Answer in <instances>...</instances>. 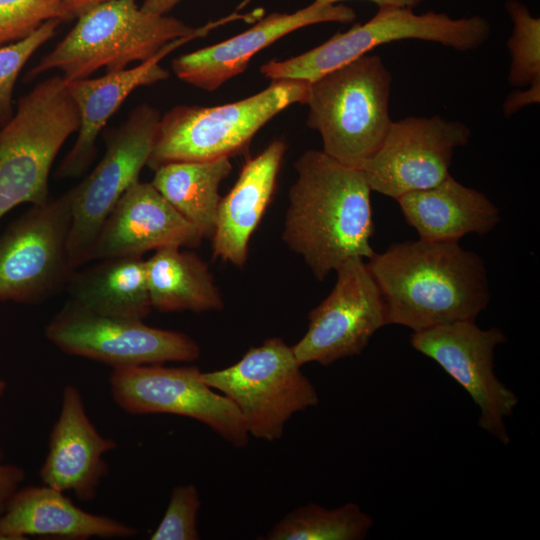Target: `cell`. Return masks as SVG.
Returning <instances> with one entry per match:
<instances>
[{
    "label": "cell",
    "instance_id": "obj_7",
    "mask_svg": "<svg viewBox=\"0 0 540 540\" xmlns=\"http://www.w3.org/2000/svg\"><path fill=\"white\" fill-rule=\"evenodd\" d=\"M491 35V24L474 15L452 18L428 11L417 14L411 8L380 7L363 24L337 33L321 45L285 60H270L260 72L273 80L312 82L325 73L368 54L374 48L400 40H423L459 52L478 49Z\"/></svg>",
    "mask_w": 540,
    "mask_h": 540
},
{
    "label": "cell",
    "instance_id": "obj_25",
    "mask_svg": "<svg viewBox=\"0 0 540 540\" xmlns=\"http://www.w3.org/2000/svg\"><path fill=\"white\" fill-rule=\"evenodd\" d=\"M151 183L198 231L211 239L221 196L219 186L232 171L230 158L173 162L154 170Z\"/></svg>",
    "mask_w": 540,
    "mask_h": 540
},
{
    "label": "cell",
    "instance_id": "obj_12",
    "mask_svg": "<svg viewBox=\"0 0 540 540\" xmlns=\"http://www.w3.org/2000/svg\"><path fill=\"white\" fill-rule=\"evenodd\" d=\"M46 338L66 354L112 368L167 362H193L200 347L185 333L98 315L69 301L45 327Z\"/></svg>",
    "mask_w": 540,
    "mask_h": 540
},
{
    "label": "cell",
    "instance_id": "obj_9",
    "mask_svg": "<svg viewBox=\"0 0 540 540\" xmlns=\"http://www.w3.org/2000/svg\"><path fill=\"white\" fill-rule=\"evenodd\" d=\"M68 190L30 205L0 235V302L38 304L65 289L76 270L68 253Z\"/></svg>",
    "mask_w": 540,
    "mask_h": 540
},
{
    "label": "cell",
    "instance_id": "obj_20",
    "mask_svg": "<svg viewBox=\"0 0 540 540\" xmlns=\"http://www.w3.org/2000/svg\"><path fill=\"white\" fill-rule=\"evenodd\" d=\"M137 534L136 527L87 512L76 506L64 492L44 484L20 487L0 517V540H26L30 536L112 539Z\"/></svg>",
    "mask_w": 540,
    "mask_h": 540
},
{
    "label": "cell",
    "instance_id": "obj_17",
    "mask_svg": "<svg viewBox=\"0 0 540 540\" xmlns=\"http://www.w3.org/2000/svg\"><path fill=\"white\" fill-rule=\"evenodd\" d=\"M201 236L153 186L140 180L118 200L92 245L88 262L143 256L164 247H197Z\"/></svg>",
    "mask_w": 540,
    "mask_h": 540
},
{
    "label": "cell",
    "instance_id": "obj_31",
    "mask_svg": "<svg viewBox=\"0 0 540 540\" xmlns=\"http://www.w3.org/2000/svg\"><path fill=\"white\" fill-rule=\"evenodd\" d=\"M24 478L25 472L20 466L3 462V451L0 448V517Z\"/></svg>",
    "mask_w": 540,
    "mask_h": 540
},
{
    "label": "cell",
    "instance_id": "obj_13",
    "mask_svg": "<svg viewBox=\"0 0 540 540\" xmlns=\"http://www.w3.org/2000/svg\"><path fill=\"white\" fill-rule=\"evenodd\" d=\"M498 327L481 329L475 321H456L414 331L411 346L435 361L478 406V426L504 445L510 443L505 419L513 415L518 397L494 372L495 348L506 342Z\"/></svg>",
    "mask_w": 540,
    "mask_h": 540
},
{
    "label": "cell",
    "instance_id": "obj_23",
    "mask_svg": "<svg viewBox=\"0 0 540 540\" xmlns=\"http://www.w3.org/2000/svg\"><path fill=\"white\" fill-rule=\"evenodd\" d=\"M92 262L72 274L65 288L68 301L98 315L144 320L152 309L146 260L126 256Z\"/></svg>",
    "mask_w": 540,
    "mask_h": 540
},
{
    "label": "cell",
    "instance_id": "obj_1",
    "mask_svg": "<svg viewBox=\"0 0 540 540\" xmlns=\"http://www.w3.org/2000/svg\"><path fill=\"white\" fill-rule=\"evenodd\" d=\"M367 267L382 295L388 325L420 331L475 321L490 302L483 259L459 241L409 240L374 253Z\"/></svg>",
    "mask_w": 540,
    "mask_h": 540
},
{
    "label": "cell",
    "instance_id": "obj_26",
    "mask_svg": "<svg viewBox=\"0 0 540 540\" xmlns=\"http://www.w3.org/2000/svg\"><path fill=\"white\" fill-rule=\"evenodd\" d=\"M372 526V517L356 503L333 509L308 503L287 513L260 539L362 540Z\"/></svg>",
    "mask_w": 540,
    "mask_h": 540
},
{
    "label": "cell",
    "instance_id": "obj_27",
    "mask_svg": "<svg viewBox=\"0 0 540 540\" xmlns=\"http://www.w3.org/2000/svg\"><path fill=\"white\" fill-rule=\"evenodd\" d=\"M505 10L512 22L507 40L510 53L508 82L515 87L540 83V19L519 0H507Z\"/></svg>",
    "mask_w": 540,
    "mask_h": 540
},
{
    "label": "cell",
    "instance_id": "obj_22",
    "mask_svg": "<svg viewBox=\"0 0 540 540\" xmlns=\"http://www.w3.org/2000/svg\"><path fill=\"white\" fill-rule=\"evenodd\" d=\"M406 222L420 239L459 241L471 233L485 235L500 221L498 207L482 192L451 175L439 184L396 199Z\"/></svg>",
    "mask_w": 540,
    "mask_h": 540
},
{
    "label": "cell",
    "instance_id": "obj_4",
    "mask_svg": "<svg viewBox=\"0 0 540 540\" xmlns=\"http://www.w3.org/2000/svg\"><path fill=\"white\" fill-rule=\"evenodd\" d=\"M392 80L380 56L365 54L309 82L307 125L323 152L359 168L379 149L392 122Z\"/></svg>",
    "mask_w": 540,
    "mask_h": 540
},
{
    "label": "cell",
    "instance_id": "obj_19",
    "mask_svg": "<svg viewBox=\"0 0 540 540\" xmlns=\"http://www.w3.org/2000/svg\"><path fill=\"white\" fill-rule=\"evenodd\" d=\"M198 37L192 35L173 40L133 68L107 72L97 78L87 77L66 82L67 90L78 109L80 124L76 140L57 168L56 177L65 179L82 176L94 161L98 135L113 114L137 88L168 79L169 71L161 66L160 61Z\"/></svg>",
    "mask_w": 540,
    "mask_h": 540
},
{
    "label": "cell",
    "instance_id": "obj_18",
    "mask_svg": "<svg viewBox=\"0 0 540 540\" xmlns=\"http://www.w3.org/2000/svg\"><path fill=\"white\" fill-rule=\"evenodd\" d=\"M116 448L114 439L103 436L90 420L79 389L66 384L39 471L42 483L62 492L71 491L80 501H92L109 472L103 456Z\"/></svg>",
    "mask_w": 540,
    "mask_h": 540
},
{
    "label": "cell",
    "instance_id": "obj_5",
    "mask_svg": "<svg viewBox=\"0 0 540 540\" xmlns=\"http://www.w3.org/2000/svg\"><path fill=\"white\" fill-rule=\"evenodd\" d=\"M80 118L61 75L35 85L0 127V219L21 204L49 199L52 165Z\"/></svg>",
    "mask_w": 540,
    "mask_h": 540
},
{
    "label": "cell",
    "instance_id": "obj_34",
    "mask_svg": "<svg viewBox=\"0 0 540 540\" xmlns=\"http://www.w3.org/2000/svg\"><path fill=\"white\" fill-rule=\"evenodd\" d=\"M320 4H337L348 0H314ZM380 7H396V8H411L415 9L426 0H367Z\"/></svg>",
    "mask_w": 540,
    "mask_h": 540
},
{
    "label": "cell",
    "instance_id": "obj_10",
    "mask_svg": "<svg viewBox=\"0 0 540 540\" xmlns=\"http://www.w3.org/2000/svg\"><path fill=\"white\" fill-rule=\"evenodd\" d=\"M159 111L149 104L135 107L126 120L105 138L101 161L79 184L69 189L72 222L68 253L78 269L88 255L104 221L147 166L160 121Z\"/></svg>",
    "mask_w": 540,
    "mask_h": 540
},
{
    "label": "cell",
    "instance_id": "obj_36",
    "mask_svg": "<svg viewBox=\"0 0 540 540\" xmlns=\"http://www.w3.org/2000/svg\"><path fill=\"white\" fill-rule=\"evenodd\" d=\"M6 388H7V383L3 379L0 378V399L4 395Z\"/></svg>",
    "mask_w": 540,
    "mask_h": 540
},
{
    "label": "cell",
    "instance_id": "obj_28",
    "mask_svg": "<svg viewBox=\"0 0 540 540\" xmlns=\"http://www.w3.org/2000/svg\"><path fill=\"white\" fill-rule=\"evenodd\" d=\"M61 22L60 19L48 20L27 38L0 47V127L14 113V88L21 70L33 54L55 35Z\"/></svg>",
    "mask_w": 540,
    "mask_h": 540
},
{
    "label": "cell",
    "instance_id": "obj_33",
    "mask_svg": "<svg viewBox=\"0 0 540 540\" xmlns=\"http://www.w3.org/2000/svg\"><path fill=\"white\" fill-rule=\"evenodd\" d=\"M109 0H63L62 10L64 15V21L76 18L83 11L88 8Z\"/></svg>",
    "mask_w": 540,
    "mask_h": 540
},
{
    "label": "cell",
    "instance_id": "obj_2",
    "mask_svg": "<svg viewBox=\"0 0 540 540\" xmlns=\"http://www.w3.org/2000/svg\"><path fill=\"white\" fill-rule=\"evenodd\" d=\"M282 239L323 281L354 257L374 255L371 188L360 168L322 150L304 152L295 162Z\"/></svg>",
    "mask_w": 540,
    "mask_h": 540
},
{
    "label": "cell",
    "instance_id": "obj_29",
    "mask_svg": "<svg viewBox=\"0 0 540 540\" xmlns=\"http://www.w3.org/2000/svg\"><path fill=\"white\" fill-rule=\"evenodd\" d=\"M63 0H0V47L21 41L51 19L64 21Z\"/></svg>",
    "mask_w": 540,
    "mask_h": 540
},
{
    "label": "cell",
    "instance_id": "obj_14",
    "mask_svg": "<svg viewBox=\"0 0 540 540\" xmlns=\"http://www.w3.org/2000/svg\"><path fill=\"white\" fill-rule=\"evenodd\" d=\"M329 295L308 315V329L292 347L298 363L322 366L360 355L371 337L388 325L386 307L365 259L340 264Z\"/></svg>",
    "mask_w": 540,
    "mask_h": 540
},
{
    "label": "cell",
    "instance_id": "obj_6",
    "mask_svg": "<svg viewBox=\"0 0 540 540\" xmlns=\"http://www.w3.org/2000/svg\"><path fill=\"white\" fill-rule=\"evenodd\" d=\"M309 82L273 80L259 93L213 107L179 105L161 116L147 166L245 154L256 133L287 107L305 104Z\"/></svg>",
    "mask_w": 540,
    "mask_h": 540
},
{
    "label": "cell",
    "instance_id": "obj_24",
    "mask_svg": "<svg viewBox=\"0 0 540 540\" xmlns=\"http://www.w3.org/2000/svg\"><path fill=\"white\" fill-rule=\"evenodd\" d=\"M146 268L152 308L196 313L224 308L208 265L196 253L164 247L146 260Z\"/></svg>",
    "mask_w": 540,
    "mask_h": 540
},
{
    "label": "cell",
    "instance_id": "obj_30",
    "mask_svg": "<svg viewBox=\"0 0 540 540\" xmlns=\"http://www.w3.org/2000/svg\"><path fill=\"white\" fill-rule=\"evenodd\" d=\"M201 500L192 483L173 488L161 522L151 534V540H197V525Z\"/></svg>",
    "mask_w": 540,
    "mask_h": 540
},
{
    "label": "cell",
    "instance_id": "obj_32",
    "mask_svg": "<svg viewBox=\"0 0 540 540\" xmlns=\"http://www.w3.org/2000/svg\"><path fill=\"white\" fill-rule=\"evenodd\" d=\"M539 102L540 83L530 85L525 90L511 92L503 103V112L506 117H509L522 108Z\"/></svg>",
    "mask_w": 540,
    "mask_h": 540
},
{
    "label": "cell",
    "instance_id": "obj_11",
    "mask_svg": "<svg viewBox=\"0 0 540 540\" xmlns=\"http://www.w3.org/2000/svg\"><path fill=\"white\" fill-rule=\"evenodd\" d=\"M196 366L163 364L113 368L109 387L114 402L133 415L173 414L197 420L236 448L249 434L236 405L202 380Z\"/></svg>",
    "mask_w": 540,
    "mask_h": 540
},
{
    "label": "cell",
    "instance_id": "obj_3",
    "mask_svg": "<svg viewBox=\"0 0 540 540\" xmlns=\"http://www.w3.org/2000/svg\"><path fill=\"white\" fill-rule=\"evenodd\" d=\"M76 18L69 33L26 74V81L52 70H59L66 82L90 77L101 68L122 70L151 58L173 40L205 36L215 27L247 15L232 13L195 28L172 16L144 11L136 0H109Z\"/></svg>",
    "mask_w": 540,
    "mask_h": 540
},
{
    "label": "cell",
    "instance_id": "obj_15",
    "mask_svg": "<svg viewBox=\"0 0 540 540\" xmlns=\"http://www.w3.org/2000/svg\"><path fill=\"white\" fill-rule=\"evenodd\" d=\"M470 137L461 121L409 116L391 122L379 149L359 168L372 191L396 200L443 181L454 151Z\"/></svg>",
    "mask_w": 540,
    "mask_h": 540
},
{
    "label": "cell",
    "instance_id": "obj_35",
    "mask_svg": "<svg viewBox=\"0 0 540 540\" xmlns=\"http://www.w3.org/2000/svg\"><path fill=\"white\" fill-rule=\"evenodd\" d=\"M182 0H144L141 8L156 14H166Z\"/></svg>",
    "mask_w": 540,
    "mask_h": 540
},
{
    "label": "cell",
    "instance_id": "obj_16",
    "mask_svg": "<svg viewBox=\"0 0 540 540\" xmlns=\"http://www.w3.org/2000/svg\"><path fill=\"white\" fill-rule=\"evenodd\" d=\"M355 18V11L343 3L313 1L292 13H271L225 41L180 55L171 68L180 80L212 92L245 71L255 54L287 34L318 23H351Z\"/></svg>",
    "mask_w": 540,
    "mask_h": 540
},
{
    "label": "cell",
    "instance_id": "obj_21",
    "mask_svg": "<svg viewBox=\"0 0 540 540\" xmlns=\"http://www.w3.org/2000/svg\"><path fill=\"white\" fill-rule=\"evenodd\" d=\"M287 146L272 141L249 158L231 190L221 198L211 237L213 257L236 267L247 262L249 241L269 207Z\"/></svg>",
    "mask_w": 540,
    "mask_h": 540
},
{
    "label": "cell",
    "instance_id": "obj_8",
    "mask_svg": "<svg viewBox=\"0 0 540 540\" xmlns=\"http://www.w3.org/2000/svg\"><path fill=\"white\" fill-rule=\"evenodd\" d=\"M301 367L291 346L280 337H269L235 364L202 372L201 377L236 405L249 435L273 442L282 437L295 413L319 403Z\"/></svg>",
    "mask_w": 540,
    "mask_h": 540
}]
</instances>
